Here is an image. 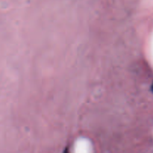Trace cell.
<instances>
[{"mask_svg":"<svg viewBox=\"0 0 153 153\" xmlns=\"http://www.w3.org/2000/svg\"><path fill=\"white\" fill-rule=\"evenodd\" d=\"M152 91H153V85H152Z\"/></svg>","mask_w":153,"mask_h":153,"instance_id":"obj_1","label":"cell"}]
</instances>
